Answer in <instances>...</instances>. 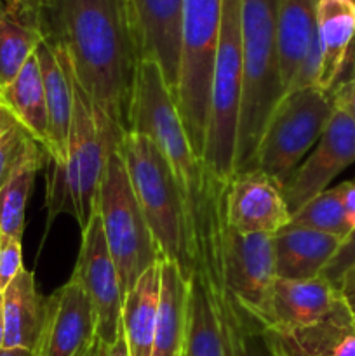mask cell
I'll return each mask as SVG.
<instances>
[{
	"label": "cell",
	"mask_w": 355,
	"mask_h": 356,
	"mask_svg": "<svg viewBox=\"0 0 355 356\" xmlns=\"http://www.w3.org/2000/svg\"><path fill=\"white\" fill-rule=\"evenodd\" d=\"M44 38L66 51L77 82L122 134L131 132L138 38L127 0H37Z\"/></svg>",
	"instance_id": "obj_1"
},
{
	"label": "cell",
	"mask_w": 355,
	"mask_h": 356,
	"mask_svg": "<svg viewBox=\"0 0 355 356\" xmlns=\"http://www.w3.org/2000/svg\"><path fill=\"white\" fill-rule=\"evenodd\" d=\"M278 0H240L242 96L233 174L254 169L267 122L284 97L277 42Z\"/></svg>",
	"instance_id": "obj_2"
},
{
	"label": "cell",
	"mask_w": 355,
	"mask_h": 356,
	"mask_svg": "<svg viewBox=\"0 0 355 356\" xmlns=\"http://www.w3.org/2000/svg\"><path fill=\"white\" fill-rule=\"evenodd\" d=\"M132 191L164 259L190 280L195 249L187 200L166 156L148 138L127 132L118 146Z\"/></svg>",
	"instance_id": "obj_3"
},
{
	"label": "cell",
	"mask_w": 355,
	"mask_h": 356,
	"mask_svg": "<svg viewBox=\"0 0 355 356\" xmlns=\"http://www.w3.org/2000/svg\"><path fill=\"white\" fill-rule=\"evenodd\" d=\"M223 0H183L180 75L174 94L190 145L204 159Z\"/></svg>",
	"instance_id": "obj_4"
},
{
	"label": "cell",
	"mask_w": 355,
	"mask_h": 356,
	"mask_svg": "<svg viewBox=\"0 0 355 356\" xmlns=\"http://www.w3.org/2000/svg\"><path fill=\"white\" fill-rule=\"evenodd\" d=\"M131 132L148 138L166 156L181 184L188 214H191L204 195L209 174L191 148L162 72L148 59L139 63L131 108Z\"/></svg>",
	"instance_id": "obj_5"
},
{
	"label": "cell",
	"mask_w": 355,
	"mask_h": 356,
	"mask_svg": "<svg viewBox=\"0 0 355 356\" xmlns=\"http://www.w3.org/2000/svg\"><path fill=\"white\" fill-rule=\"evenodd\" d=\"M242 96V35L240 0H223L221 28L212 73L211 106L205 134L204 162L214 183L226 184L233 176L237 131Z\"/></svg>",
	"instance_id": "obj_6"
},
{
	"label": "cell",
	"mask_w": 355,
	"mask_h": 356,
	"mask_svg": "<svg viewBox=\"0 0 355 356\" xmlns=\"http://www.w3.org/2000/svg\"><path fill=\"white\" fill-rule=\"evenodd\" d=\"M96 209L125 294L164 256L139 209L118 149H113L104 163Z\"/></svg>",
	"instance_id": "obj_7"
},
{
	"label": "cell",
	"mask_w": 355,
	"mask_h": 356,
	"mask_svg": "<svg viewBox=\"0 0 355 356\" xmlns=\"http://www.w3.org/2000/svg\"><path fill=\"white\" fill-rule=\"evenodd\" d=\"M333 113V94L319 87L285 94L268 118L254 169L270 176L284 190L303 156L317 145Z\"/></svg>",
	"instance_id": "obj_8"
},
{
	"label": "cell",
	"mask_w": 355,
	"mask_h": 356,
	"mask_svg": "<svg viewBox=\"0 0 355 356\" xmlns=\"http://www.w3.org/2000/svg\"><path fill=\"white\" fill-rule=\"evenodd\" d=\"M70 79H72L73 110L65 174L70 198L75 207V219L80 229H84L96 207L108 155L118 148L111 146L97 127V108L89 99L82 86L77 82L72 65H70Z\"/></svg>",
	"instance_id": "obj_9"
},
{
	"label": "cell",
	"mask_w": 355,
	"mask_h": 356,
	"mask_svg": "<svg viewBox=\"0 0 355 356\" xmlns=\"http://www.w3.org/2000/svg\"><path fill=\"white\" fill-rule=\"evenodd\" d=\"M72 278L79 282L93 306L97 341L110 348L122 334V305L125 294L122 291L120 275L108 250L96 207L82 229V245Z\"/></svg>",
	"instance_id": "obj_10"
},
{
	"label": "cell",
	"mask_w": 355,
	"mask_h": 356,
	"mask_svg": "<svg viewBox=\"0 0 355 356\" xmlns=\"http://www.w3.org/2000/svg\"><path fill=\"white\" fill-rule=\"evenodd\" d=\"M355 162V122L334 108L329 124L312 153L299 163L284 186V198L291 216L306 202L329 188L331 181Z\"/></svg>",
	"instance_id": "obj_11"
},
{
	"label": "cell",
	"mask_w": 355,
	"mask_h": 356,
	"mask_svg": "<svg viewBox=\"0 0 355 356\" xmlns=\"http://www.w3.org/2000/svg\"><path fill=\"white\" fill-rule=\"evenodd\" d=\"M223 212L228 228L240 235L274 236L291 222L282 186L258 169L233 174L225 186Z\"/></svg>",
	"instance_id": "obj_12"
},
{
	"label": "cell",
	"mask_w": 355,
	"mask_h": 356,
	"mask_svg": "<svg viewBox=\"0 0 355 356\" xmlns=\"http://www.w3.org/2000/svg\"><path fill=\"white\" fill-rule=\"evenodd\" d=\"M97 344L93 306L79 282L70 278L45 298V318L33 356H86Z\"/></svg>",
	"instance_id": "obj_13"
},
{
	"label": "cell",
	"mask_w": 355,
	"mask_h": 356,
	"mask_svg": "<svg viewBox=\"0 0 355 356\" xmlns=\"http://www.w3.org/2000/svg\"><path fill=\"white\" fill-rule=\"evenodd\" d=\"M343 301L340 289L320 277L308 280L275 278L261 306V334L265 330H291L322 322Z\"/></svg>",
	"instance_id": "obj_14"
},
{
	"label": "cell",
	"mask_w": 355,
	"mask_h": 356,
	"mask_svg": "<svg viewBox=\"0 0 355 356\" xmlns=\"http://www.w3.org/2000/svg\"><path fill=\"white\" fill-rule=\"evenodd\" d=\"M141 59L160 68L174 99L180 75L183 0H127Z\"/></svg>",
	"instance_id": "obj_15"
},
{
	"label": "cell",
	"mask_w": 355,
	"mask_h": 356,
	"mask_svg": "<svg viewBox=\"0 0 355 356\" xmlns=\"http://www.w3.org/2000/svg\"><path fill=\"white\" fill-rule=\"evenodd\" d=\"M268 356H355V313L343 301L322 322L291 330H265Z\"/></svg>",
	"instance_id": "obj_16"
},
{
	"label": "cell",
	"mask_w": 355,
	"mask_h": 356,
	"mask_svg": "<svg viewBox=\"0 0 355 356\" xmlns=\"http://www.w3.org/2000/svg\"><path fill=\"white\" fill-rule=\"evenodd\" d=\"M35 56L40 66L45 103H47L49 139H51L49 160L58 165H66L73 110L68 54L59 44L44 38L35 49Z\"/></svg>",
	"instance_id": "obj_17"
},
{
	"label": "cell",
	"mask_w": 355,
	"mask_h": 356,
	"mask_svg": "<svg viewBox=\"0 0 355 356\" xmlns=\"http://www.w3.org/2000/svg\"><path fill=\"white\" fill-rule=\"evenodd\" d=\"M343 238L289 222L271 236L275 278L308 280L320 277Z\"/></svg>",
	"instance_id": "obj_18"
},
{
	"label": "cell",
	"mask_w": 355,
	"mask_h": 356,
	"mask_svg": "<svg viewBox=\"0 0 355 356\" xmlns=\"http://www.w3.org/2000/svg\"><path fill=\"white\" fill-rule=\"evenodd\" d=\"M317 37L322 51L317 87L333 92L341 82L355 42V0H319Z\"/></svg>",
	"instance_id": "obj_19"
},
{
	"label": "cell",
	"mask_w": 355,
	"mask_h": 356,
	"mask_svg": "<svg viewBox=\"0 0 355 356\" xmlns=\"http://www.w3.org/2000/svg\"><path fill=\"white\" fill-rule=\"evenodd\" d=\"M3 348L33 353L45 318V298L37 291L35 277L24 268L3 291Z\"/></svg>",
	"instance_id": "obj_20"
},
{
	"label": "cell",
	"mask_w": 355,
	"mask_h": 356,
	"mask_svg": "<svg viewBox=\"0 0 355 356\" xmlns=\"http://www.w3.org/2000/svg\"><path fill=\"white\" fill-rule=\"evenodd\" d=\"M44 40L37 0H10L0 10V87L19 73Z\"/></svg>",
	"instance_id": "obj_21"
},
{
	"label": "cell",
	"mask_w": 355,
	"mask_h": 356,
	"mask_svg": "<svg viewBox=\"0 0 355 356\" xmlns=\"http://www.w3.org/2000/svg\"><path fill=\"white\" fill-rule=\"evenodd\" d=\"M0 106L47 152H51L49 139V117L45 103L44 82L37 56L28 58L23 68L9 83L0 87Z\"/></svg>",
	"instance_id": "obj_22"
},
{
	"label": "cell",
	"mask_w": 355,
	"mask_h": 356,
	"mask_svg": "<svg viewBox=\"0 0 355 356\" xmlns=\"http://www.w3.org/2000/svg\"><path fill=\"white\" fill-rule=\"evenodd\" d=\"M162 259L139 277L122 305V336L129 356H153Z\"/></svg>",
	"instance_id": "obj_23"
},
{
	"label": "cell",
	"mask_w": 355,
	"mask_h": 356,
	"mask_svg": "<svg viewBox=\"0 0 355 356\" xmlns=\"http://www.w3.org/2000/svg\"><path fill=\"white\" fill-rule=\"evenodd\" d=\"M183 356H228L221 318L200 271L188 280Z\"/></svg>",
	"instance_id": "obj_24"
},
{
	"label": "cell",
	"mask_w": 355,
	"mask_h": 356,
	"mask_svg": "<svg viewBox=\"0 0 355 356\" xmlns=\"http://www.w3.org/2000/svg\"><path fill=\"white\" fill-rule=\"evenodd\" d=\"M187 301L188 280L181 275L176 264L162 259L153 356L183 355L184 329H187Z\"/></svg>",
	"instance_id": "obj_25"
},
{
	"label": "cell",
	"mask_w": 355,
	"mask_h": 356,
	"mask_svg": "<svg viewBox=\"0 0 355 356\" xmlns=\"http://www.w3.org/2000/svg\"><path fill=\"white\" fill-rule=\"evenodd\" d=\"M317 6L319 0H278L277 2L278 65H281L284 94L298 72L299 63L317 28Z\"/></svg>",
	"instance_id": "obj_26"
},
{
	"label": "cell",
	"mask_w": 355,
	"mask_h": 356,
	"mask_svg": "<svg viewBox=\"0 0 355 356\" xmlns=\"http://www.w3.org/2000/svg\"><path fill=\"white\" fill-rule=\"evenodd\" d=\"M47 160L49 155L45 152L30 156L0 186V236L23 238L28 198L33 188L35 176L42 167L47 165Z\"/></svg>",
	"instance_id": "obj_27"
},
{
	"label": "cell",
	"mask_w": 355,
	"mask_h": 356,
	"mask_svg": "<svg viewBox=\"0 0 355 356\" xmlns=\"http://www.w3.org/2000/svg\"><path fill=\"white\" fill-rule=\"evenodd\" d=\"M291 225L329 233V235L341 236L343 240L347 238L350 233V226L345 219L338 186L327 188L326 191L306 202L298 212L291 216Z\"/></svg>",
	"instance_id": "obj_28"
},
{
	"label": "cell",
	"mask_w": 355,
	"mask_h": 356,
	"mask_svg": "<svg viewBox=\"0 0 355 356\" xmlns=\"http://www.w3.org/2000/svg\"><path fill=\"white\" fill-rule=\"evenodd\" d=\"M40 152L45 149L0 106V186L30 156Z\"/></svg>",
	"instance_id": "obj_29"
},
{
	"label": "cell",
	"mask_w": 355,
	"mask_h": 356,
	"mask_svg": "<svg viewBox=\"0 0 355 356\" xmlns=\"http://www.w3.org/2000/svg\"><path fill=\"white\" fill-rule=\"evenodd\" d=\"M24 270L21 240L0 236V294Z\"/></svg>",
	"instance_id": "obj_30"
},
{
	"label": "cell",
	"mask_w": 355,
	"mask_h": 356,
	"mask_svg": "<svg viewBox=\"0 0 355 356\" xmlns=\"http://www.w3.org/2000/svg\"><path fill=\"white\" fill-rule=\"evenodd\" d=\"M355 266V228L348 233L347 238L341 242L340 249L334 254L333 259L329 261L322 271V277L329 280L334 287L340 289L341 282L347 277L348 271Z\"/></svg>",
	"instance_id": "obj_31"
},
{
	"label": "cell",
	"mask_w": 355,
	"mask_h": 356,
	"mask_svg": "<svg viewBox=\"0 0 355 356\" xmlns=\"http://www.w3.org/2000/svg\"><path fill=\"white\" fill-rule=\"evenodd\" d=\"M334 108L347 113L355 122V75L352 79L341 80L333 92Z\"/></svg>",
	"instance_id": "obj_32"
},
{
	"label": "cell",
	"mask_w": 355,
	"mask_h": 356,
	"mask_svg": "<svg viewBox=\"0 0 355 356\" xmlns=\"http://www.w3.org/2000/svg\"><path fill=\"white\" fill-rule=\"evenodd\" d=\"M341 197V205H343L345 219H347L350 232L355 228V181H345L338 184Z\"/></svg>",
	"instance_id": "obj_33"
},
{
	"label": "cell",
	"mask_w": 355,
	"mask_h": 356,
	"mask_svg": "<svg viewBox=\"0 0 355 356\" xmlns=\"http://www.w3.org/2000/svg\"><path fill=\"white\" fill-rule=\"evenodd\" d=\"M340 292L343 296L345 302L348 305V308L355 313V266L348 271L347 277L341 282Z\"/></svg>",
	"instance_id": "obj_34"
},
{
	"label": "cell",
	"mask_w": 355,
	"mask_h": 356,
	"mask_svg": "<svg viewBox=\"0 0 355 356\" xmlns=\"http://www.w3.org/2000/svg\"><path fill=\"white\" fill-rule=\"evenodd\" d=\"M106 356H129L127 344H125V339L122 334H120V337H118V339L115 341L110 348H108Z\"/></svg>",
	"instance_id": "obj_35"
},
{
	"label": "cell",
	"mask_w": 355,
	"mask_h": 356,
	"mask_svg": "<svg viewBox=\"0 0 355 356\" xmlns=\"http://www.w3.org/2000/svg\"><path fill=\"white\" fill-rule=\"evenodd\" d=\"M0 356H33V353L28 350H6V348H2Z\"/></svg>",
	"instance_id": "obj_36"
},
{
	"label": "cell",
	"mask_w": 355,
	"mask_h": 356,
	"mask_svg": "<svg viewBox=\"0 0 355 356\" xmlns=\"http://www.w3.org/2000/svg\"><path fill=\"white\" fill-rule=\"evenodd\" d=\"M3 348V308H2V296H0V350Z\"/></svg>",
	"instance_id": "obj_37"
},
{
	"label": "cell",
	"mask_w": 355,
	"mask_h": 356,
	"mask_svg": "<svg viewBox=\"0 0 355 356\" xmlns=\"http://www.w3.org/2000/svg\"><path fill=\"white\" fill-rule=\"evenodd\" d=\"M86 356H100V343H97V344H96V346H94V348H93V350H90V351H89V353H87Z\"/></svg>",
	"instance_id": "obj_38"
},
{
	"label": "cell",
	"mask_w": 355,
	"mask_h": 356,
	"mask_svg": "<svg viewBox=\"0 0 355 356\" xmlns=\"http://www.w3.org/2000/svg\"><path fill=\"white\" fill-rule=\"evenodd\" d=\"M97 343H100V341H97ZM106 350L108 346H104V344L100 343V356H106Z\"/></svg>",
	"instance_id": "obj_39"
},
{
	"label": "cell",
	"mask_w": 355,
	"mask_h": 356,
	"mask_svg": "<svg viewBox=\"0 0 355 356\" xmlns=\"http://www.w3.org/2000/svg\"><path fill=\"white\" fill-rule=\"evenodd\" d=\"M7 2H10V0H0V10H2L3 7H6Z\"/></svg>",
	"instance_id": "obj_40"
},
{
	"label": "cell",
	"mask_w": 355,
	"mask_h": 356,
	"mask_svg": "<svg viewBox=\"0 0 355 356\" xmlns=\"http://www.w3.org/2000/svg\"><path fill=\"white\" fill-rule=\"evenodd\" d=\"M260 356H268V353H263V355H260Z\"/></svg>",
	"instance_id": "obj_41"
},
{
	"label": "cell",
	"mask_w": 355,
	"mask_h": 356,
	"mask_svg": "<svg viewBox=\"0 0 355 356\" xmlns=\"http://www.w3.org/2000/svg\"><path fill=\"white\" fill-rule=\"evenodd\" d=\"M181 356H183V355H181Z\"/></svg>",
	"instance_id": "obj_42"
}]
</instances>
